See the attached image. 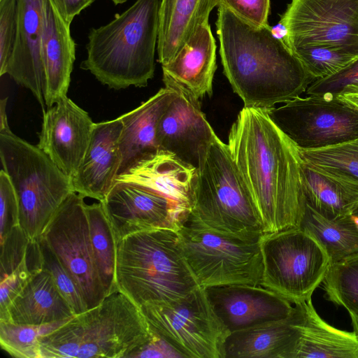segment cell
<instances>
[{"label":"cell","mask_w":358,"mask_h":358,"mask_svg":"<svg viewBox=\"0 0 358 358\" xmlns=\"http://www.w3.org/2000/svg\"><path fill=\"white\" fill-rule=\"evenodd\" d=\"M187 217L210 229L244 238L259 239L264 234L259 212L228 145L216 134L196 169L192 206Z\"/></svg>","instance_id":"6"},{"label":"cell","mask_w":358,"mask_h":358,"mask_svg":"<svg viewBox=\"0 0 358 358\" xmlns=\"http://www.w3.org/2000/svg\"><path fill=\"white\" fill-rule=\"evenodd\" d=\"M217 7L223 72L244 107L268 110L306 92L315 80L271 27L253 26Z\"/></svg>","instance_id":"2"},{"label":"cell","mask_w":358,"mask_h":358,"mask_svg":"<svg viewBox=\"0 0 358 358\" xmlns=\"http://www.w3.org/2000/svg\"><path fill=\"white\" fill-rule=\"evenodd\" d=\"M337 96L358 108V88H352L345 90Z\"/></svg>","instance_id":"43"},{"label":"cell","mask_w":358,"mask_h":358,"mask_svg":"<svg viewBox=\"0 0 358 358\" xmlns=\"http://www.w3.org/2000/svg\"><path fill=\"white\" fill-rule=\"evenodd\" d=\"M217 316L230 333L289 317L292 303L262 285L234 284L205 288Z\"/></svg>","instance_id":"17"},{"label":"cell","mask_w":358,"mask_h":358,"mask_svg":"<svg viewBox=\"0 0 358 358\" xmlns=\"http://www.w3.org/2000/svg\"><path fill=\"white\" fill-rule=\"evenodd\" d=\"M117 244L124 237L157 228L177 229L188 213L164 194L147 187L115 182L101 201Z\"/></svg>","instance_id":"14"},{"label":"cell","mask_w":358,"mask_h":358,"mask_svg":"<svg viewBox=\"0 0 358 358\" xmlns=\"http://www.w3.org/2000/svg\"><path fill=\"white\" fill-rule=\"evenodd\" d=\"M159 0H136L106 25L92 28L80 68L120 90L145 87L154 76Z\"/></svg>","instance_id":"3"},{"label":"cell","mask_w":358,"mask_h":358,"mask_svg":"<svg viewBox=\"0 0 358 358\" xmlns=\"http://www.w3.org/2000/svg\"><path fill=\"white\" fill-rule=\"evenodd\" d=\"M20 225V208L13 185L6 171H0V240Z\"/></svg>","instance_id":"39"},{"label":"cell","mask_w":358,"mask_h":358,"mask_svg":"<svg viewBox=\"0 0 358 358\" xmlns=\"http://www.w3.org/2000/svg\"><path fill=\"white\" fill-rule=\"evenodd\" d=\"M232 159L260 215L264 234L299 228L306 201L299 149L266 110L244 107L228 138Z\"/></svg>","instance_id":"1"},{"label":"cell","mask_w":358,"mask_h":358,"mask_svg":"<svg viewBox=\"0 0 358 358\" xmlns=\"http://www.w3.org/2000/svg\"><path fill=\"white\" fill-rule=\"evenodd\" d=\"M95 0H52L62 19L71 25L73 18Z\"/></svg>","instance_id":"42"},{"label":"cell","mask_w":358,"mask_h":358,"mask_svg":"<svg viewBox=\"0 0 358 358\" xmlns=\"http://www.w3.org/2000/svg\"><path fill=\"white\" fill-rule=\"evenodd\" d=\"M352 88H358V59L333 76L314 80L306 93L337 96Z\"/></svg>","instance_id":"38"},{"label":"cell","mask_w":358,"mask_h":358,"mask_svg":"<svg viewBox=\"0 0 358 358\" xmlns=\"http://www.w3.org/2000/svg\"><path fill=\"white\" fill-rule=\"evenodd\" d=\"M195 178V168L173 154L160 150L117 176L115 182H132L150 188L167 196L189 213Z\"/></svg>","instance_id":"22"},{"label":"cell","mask_w":358,"mask_h":358,"mask_svg":"<svg viewBox=\"0 0 358 358\" xmlns=\"http://www.w3.org/2000/svg\"><path fill=\"white\" fill-rule=\"evenodd\" d=\"M94 124L85 110L64 96L43 111L36 145L71 178L85 157Z\"/></svg>","instance_id":"16"},{"label":"cell","mask_w":358,"mask_h":358,"mask_svg":"<svg viewBox=\"0 0 358 358\" xmlns=\"http://www.w3.org/2000/svg\"><path fill=\"white\" fill-rule=\"evenodd\" d=\"M18 0H0V76L6 73L17 31Z\"/></svg>","instance_id":"37"},{"label":"cell","mask_w":358,"mask_h":358,"mask_svg":"<svg viewBox=\"0 0 358 358\" xmlns=\"http://www.w3.org/2000/svg\"><path fill=\"white\" fill-rule=\"evenodd\" d=\"M279 23L292 51L324 45L358 57V0H292Z\"/></svg>","instance_id":"13"},{"label":"cell","mask_w":358,"mask_h":358,"mask_svg":"<svg viewBox=\"0 0 358 358\" xmlns=\"http://www.w3.org/2000/svg\"><path fill=\"white\" fill-rule=\"evenodd\" d=\"M150 334L140 307L117 289L43 337L40 358H127Z\"/></svg>","instance_id":"5"},{"label":"cell","mask_w":358,"mask_h":358,"mask_svg":"<svg viewBox=\"0 0 358 358\" xmlns=\"http://www.w3.org/2000/svg\"><path fill=\"white\" fill-rule=\"evenodd\" d=\"M216 48L209 21L201 24L175 57L162 65L164 85L180 87L199 100L211 96Z\"/></svg>","instance_id":"21"},{"label":"cell","mask_w":358,"mask_h":358,"mask_svg":"<svg viewBox=\"0 0 358 358\" xmlns=\"http://www.w3.org/2000/svg\"><path fill=\"white\" fill-rule=\"evenodd\" d=\"M115 5L122 4L126 2L127 0H111Z\"/></svg>","instance_id":"46"},{"label":"cell","mask_w":358,"mask_h":358,"mask_svg":"<svg viewBox=\"0 0 358 358\" xmlns=\"http://www.w3.org/2000/svg\"><path fill=\"white\" fill-rule=\"evenodd\" d=\"M70 320L43 325L17 324L10 322L0 321L1 347L14 357L40 358L41 338Z\"/></svg>","instance_id":"31"},{"label":"cell","mask_w":358,"mask_h":358,"mask_svg":"<svg viewBox=\"0 0 358 358\" xmlns=\"http://www.w3.org/2000/svg\"><path fill=\"white\" fill-rule=\"evenodd\" d=\"M148 339L127 358H173L182 356L163 338L150 330Z\"/></svg>","instance_id":"41"},{"label":"cell","mask_w":358,"mask_h":358,"mask_svg":"<svg viewBox=\"0 0 358 358\" xmlns=\"http://www.w3.org/2000/svg\"><path fill=\"white\" fill-rule=\"evenodd\" d=\"M299 228L321 244L330 258L331 264L358 255V228L350 215L331 220L306 203Z\"/></svg>","instance_id":"29"},{"label":"cell","mask_w":358,"mask_h":358,"mask_svg":"<svg viewBox=\"0 0 358 358\" xmlns=\"http://www.w3.org/2000/svg\"><path fill=\"white\" fill-rule=\"evenodd\" d=\"M140 308L150 329L182 357L224 358L230 332L215 313L204 287L171 303H147Z\"/></svg>","instance_id":"10"},{"label":"cell","mask_w":358,"mask_h":358,"mask_svg":"<svg viewBox=\"0 0 358 358\" xmlns=\"http://www.w3.org/2000/svg\"><path fill=\"white\" fill-rule=\"evenodd\" d=\"M322 283L327 300L358 314V255L331 264Z\"/></svg>","instance_id":"32"},{"label":"cell","mask_w":358,"mask_h":358,"mask_svg":"<svg viewBox=\"0 0 358 358\" xmlns=\"http://www.w3.org/2000/svg\"><path fill=\"white\" fill-rule=\"evenodd\" d=\"M0 157L17 195L20 225L36 241L74 192L71 180L37 145L13 134L8 123L0 124Z\"/></svg>","instance_id":"7"},{"label":"cell","mask_w":358,"mask_h":358,"mask_svg":"<svg viewBox=\"0 0 358 358\" xmlns=\"http://www.w3.org/2000/svg\"><path fill=\"white\" fill-rule=\"evenodd\" d=\"M187 262L199 285H261L259 239L244 238L206 228L186 217L177 228Z\"/></svg>","instance_id":"8"},{"label":"cell","mask_w":358,"mask_h":358,"mask_svg":"<svg viewBox=\"0 0 358 358\" xmlns=\"http://www.w3.org/2000/svg\"><path fill=\"white\" fill-rule=\"evenodd\" d=\"M165 87L173 90L174 94L157 123L159 150L196 169L215 133L201 110L199 99L180 87Z\"/></svg>","instance_id":"15"},{"label":"cell","mask_w":358,"mask_h":358,"mask_svg":"<svg viewBox=\"0 0 358 358\" xmlns=\"http://www.w3.org/2000/svg\"><path fill=\"white\" fill-rule=\"evenodd\" d=\"M299 149L324 148L358 138V108L338 96H299L266 110Z\"/></svg>","instance_id":"11"},{"label":"cell","mask_w":358,"mask_h":358,"mask_svg":"<svg viewBox=\"0 0 358 358\" xmlns=\"http://www.w3.org/2000/svg\"><path fill=\"white\" fill-rule=\"evenodd\" d=\"M122 129L120 117L95 123L85 157L71 178L74 192L84 198L105 199L115 183L121 165Z\"/></svg>","instance_id":"19"},{"label":"cell","mask_w":358,"mask_h":358,"mask_svg":"<svg viewBox=\"0 0 358 358\" xmlns=\"http://www.w3.org/2000/svg\"><path fill=\"white\" fill-rule=\"evenodd\" d=\"M292 52L315 80L333 76L358 59L343 50L324 45L303 46Z\"/></svg>","instance_id":"33"},{"label":"cell","mask_w":358,"mask_h":358,"mask_svg":"<svg viewBox=\"0 0 358 358\" xmlns=\"http://www.w3.org/2000/svg\"><path fill=\"white\" fill-rule=\"evenodd\" d=\"M76 45L70 24L62 19L52 0H46L42 48L45 74L44 101L47 108L67 96L76 59Z\"/></svg>","instance_id":"23"},{"label":"cell","mask_w":358,"mask_h":358,"mask_svg":"<svg viewBox=\"0 0 358 358\" xmlns=\"http://www.w3.org/2000/svg\"><path fill=\"white\" fill-rule=\"evenodd\" d=\"M350 217L358 228V206L350 215Z\"/></svg>","instance_id":"45"},{"label":"cell","mask_w":358,"mask_h":358,"mask_svg":"<svg viewBox=\"0 0 358 358\" xmlns=\"http://www.w3.org/2000/svg\"><path fill=\"white\" fill-rule=\"evenodd\" d=\"M39 238L76 281L87 308L99 305L107 295L94 259L84 197L71 192Z\"/></svg>","instance_id":"12"},{"label":"cell","mask_w":358,"mask_h":358,"mask_svg":"<svg viewBox=\"0 0 358 358\" xmlns=\"http://www.w3.org/2000/svg\"><path fill=\"white\" fill-rule=\"evenodd\" d=\"M46 0H18L17 31L6 73L29 90L44 111L45 74L42 41Z\"/></svg>","instance_id":"18"},{"label":"cell","mask_w":358,"mask_h":358,"mask_svg":"<svg viewBox=\"0 0 358 358\" xmlns=\"http://www.w3.org/2000/svg\"><path fill=\"white\" fill-rule=\"evenodd\" d=\"M301 180L306 203L329 220L349 216L358 206V180L304 161Z\"/></svg>","instance_id":"26"},{"label":"cell","mask_w":358,"mask_h":358,"mask_svg":"<svg viewBox=\"0 0 358 358\" xmlns=\"http://www.w3.org/2000/svg\"><path fill=\"white\" fill-rule=\"evenodd\" d=\"M71 307L57 287L50 272L43 266L0 315V321L17 324L43 325L75 316Z\"/></svg>","instance_id":"25"},{"label":"cell","mask_w":358,"mask_h":358,"mask_svg":"<svg viewBox=\"0 0 358 358\" xmlns=\"http://www.w3.org/2000/svg\"><path fill=\"white\" fill-rule=\"evenodd\" d=\"M115 278L117 289L138 307L171 303L200 287L173 228L138 231L119 241Z\"/></svg>","instance_id":"4"},{"label":"cell","mask_w":358,"mask_h":358,"mask_svg":"<svg viewBox=\"0 0 358 358\" xmlns=\"http://www.w3.org/2000/svg\"><path fill=\"white\" fill-rule=\"evenodd\" d=\"M304 320L292 358H358V336L329 324L317 313L311 299L301 303Z\"/></svg>","instance_id":"28"},{"label":"cell","mask_w":358,"mask_h":358,"mask_svg":"<svg viewBox=\"0 0 358 358\" xmlns=\"http://www.w3.org/2000/svg\"><path fill=\"white\" fill-rule=\"evenodd\" d=\"M299 150L305 162L358 180V138L324 148Z\"/></svg>","instance_id":"34"},{"label":"cell","mask_w":358,"mask_h":358,"mask_svg":"<svg viewBox=\"0 0 358 358\" xmlns=\"http://www.w3.org/2000/svg\"><path fill=\"white\" fill-rule=\"evenodd\" d=\"M260 248L261 285L294 305L311 299L331 265L321 244L300 228L264 234Z\"/></svg>","instance_id":"9"},{"label":"cell","mask_w":358,"mask_h":358,"mask_svg":"<svg viewBox=\"0 0 358 358\" xmlns=\"http://www.w3.org/2000/svg\"><path fill=\"white\" fill-rule=\"evenodd\" d=\"M218 6H223L253 26L268 24L271 0H219Z\"/></svg>","instance_id":"40"},{"label":"cell","mask_w":358,"mask_h":358,"mask_svg":"<svg viewBox=\"0 0 358 358\" xmlns=\"http://www.w3.org/2000/svg\"><path fill=\"white\" fill-rule=\"evenodd\" d=\"M90 235L97 270L106 295L116 286L117 241L101 201L86 204Z\"/></svg>","instance_id":"30"},{"label":"cell","mask_w":358,"mask_h":358,"mask_svg":"<svg viewBox=\"0 0 358 358\" xmlns=\"http://www.w3.org/2000/svg\"><path fill=\"white\" fill-rule=\"evenodd\" d=\"M31 241L20 225L0 240V280L14 271L27 257Z\"/></svg>","instance_id":"36"},{"label":"cell","mask_w":358,"mask_h":358,"mask_svg":"<svg viewBox=\"0 0 358 358\" xmlns=\"http://www.w3.org/2000/svg\"><path fill=\"white\" fill-rule=\"evenodd\" d=\"M173 94L171 88H162L138 107L120 116L122 122L119 140L122 162L118 176L159 151L157 126Z\"/></svg>","instance_id":"24"},{"label":"cell","mask_w":358,"mask_h":358,"mask_svg":"<svg viewBox=\"0 0 358 358\" xmlns=\"http://www.w3.org/2000/svg\"><path fill=\"white\" fill-rule=\"evenodd\" d=\"M43 266L52 274L57 287L75 315L88 310L84 296L76 281L48 246L38 238Z\"/></svg>","instance_id":"35"},{"label":"cell","mask_w":358,"mask_h":358,"mask_svg":"<svg viewBox=\"0 0 358 358\" xmlns=\"http://www.w3.org/2000/svg\"><path fill=\"white\" fill-rule=\"evenodd\" d=\"M218 4L219 0H161L157 50L162 65L172 60L197 28L209 21Z\"/></svg>","instance_id":"27"},{"label":"cell","mask_w":358,"mask_h":358,"mask_svg":"<svg viewBox=\"0 0 358 358\" xmlns=\"http://www.w3.org/2000/svg\"><path fill=\"white\" fill-rule=\"evenodd\" d=\"M352 324L354 329V331L356 332L357 335L358 336V314L354 313V312H348Z\"/></svg>","instance_id":"44"},{"label":"cell","mask_w":358,"mask_h":358,"mask_svg":"<svg viewBox=\"0 0 358 358\" xmlns=\"http://www.w3.org/2000/svg\"><path fill=\"white\" fill-rule=\"evenodd\" d=\"M304 320L301 303L285 319L265 322L229 334L224 358H292Z\"/></svg>","instance_id":"20"}]
</instances>
